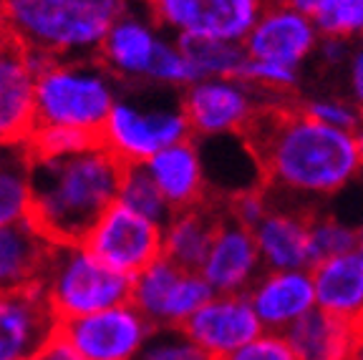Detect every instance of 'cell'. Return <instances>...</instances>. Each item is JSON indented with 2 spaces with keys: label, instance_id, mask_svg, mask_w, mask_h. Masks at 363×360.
I'll return each instance as SVG.
<instances>
[{
  "label": "cell",
  "instance_id": "obj_28",
  "mask_svg": "<svg viewBox=\"0 0 363 360\" xmlns=\"http://www.w3.org/2000/svg\"><path fill=\"white\" fill-rule=\"evenodd\" d=\"M358 249V227H351L325 212L323 207L313 214L311 220V267L325 262L338 254H348Z\"/></svg>",
  "mask_w": 363,
  "mask_h": 360
},
{
  "label": "cell",
  "instance_id": "obj_3",
  "mask_svg": "<svg viewBox=\"0 0 363 360\" xmlns=\"http://www.w3.org/2000/svg\"><path fill=\"white\" fill-rule=\"evenodd\" d=\"M131 0H3L0 28L45 58H96Z\"/></svg>",
  "mask_w": 363,
  "mask_h": 360
},
{
  "label": "cell",
  "instance_id": "obj_40",
  "mask_svg": "<svg viewBox=\"0 0 363 360\" xmlns=\"http://www.w3.org/2000/svg\"><path fill=\"white\" fill-rule=\"evenodd\" d=\"M351 360H363V335H361V338H358L356 348H353V355H351Z\"/></svg>",
  "mask_w": 363,
  "mask_h": 360
},
{
  "label": "cell",
  "instance_id": "obj_34",
  "mask_svg": "<svg viewBox=\"0 0 363 360\" xmlns=\"http://www.w3.org/2000/svg\"><path fill=\"white\" fill-rule=\"evenodd\" d=\"M242 81L260 91H267V94H283V96L303 94L301 68L280 66V63H270V61H252L250 58L247 68H245L242 74Z\"/></svg>",
  "mask_w": 363,
  "mask_h": 360
},
{
  "label": "cell",
  "instance_id": "obj_2",
  "mask_svg": "<svg viewBox=\"0 0 363 360\" xmlns=\"http://www.w3.org/2000/svg\"><path fill=\"white\" fill-rule=\"evenodd\" d=\"M124 169L101 144L71 157H30V220L56 244L84 242L101 214L119 202Z\"/></svg>",
  "mask_w": 363,
  "mask_h": 360
},
{
  "label": "cell",
  "instance_id": "obj_31",
  "mask_svg": "<svg viewBox=\"0 0 363 360\" xmlns=\"http://www.w3.org/2000/svg\"><path fill=\"white\" fill-rule=\"evenodd\" d=\"M320 35L328 38H363V0H325L313 18Z\"/></svg>",
  "mask_w": 363,
  "mask_h": 360
},
{
  "label": "cell",
  "instance_id": "obj_20",
  "mask_svg": "<svg viewBox=\"0 0 363 360\" xmlns=\"http://www.w3.org/2000/svg\"><path fill=\"white\" fill-rule=\"evenodd\" d=\"M144 167L174 212L199 207L212 199L197 139L179 141V144L162 149Z\"/></svg>",
  "mask_w": 363,
  "mask_h": 360
},
{
  "label": "cell",
  "instance_id": "obj_39",
  "mask_svg": "<svg viewBox=\"0 0 363 360\" xmlns=\"http://www.w3.org/2000/svg\"><path fill=\"white\" fill-rule=\"evenodd\" d=\"M353 136H356V147H358V154H361V164H363V121L358 124V129L353 131Z\"/></svg>",
  "mask_w": 363,
  "mask_h": 360
},
{
  "label": "cell",
  "instance_id": "obj_18",
  "mask_svg": "<svg viewBox=\"0 0 363 360\" xmlns=\"http://www.w3.org/2000/svg\"><path fill=\"white\" fill-rule=\"evenodd\" d=\"M56 327L40 287L0 293V360H33Z\"/></svg>",
  "mask_w": 363,
  "mask_h": 360
},
{
  "label": "cell",
  "instance_id": "obj_24",
  "mask_svg": "<svg viewBox=\"0 0 363 360\" xmlns=\"http://www.w3.org/2000/svg\"><path fill=\"white\" fill-rule=\"evenodd\" d=\"M298 360H351L363 330L315 308L283 332Z\"/></svg>",
  "mask_w": 363,
  "mask_h": 360
},
{
  "label": "cell",
  "instance_id": "obj_30",
  "mask_svg": "<svg viewBox=\"0 0 363 360\" xmlns=\"http://www.w3.org/2000/svg\"><path fill=\"white\" fill-rule=\"evenodd\" d=\"M99 136L86 134L79 129H68V126H45L38 124L30 134L28 149L30 157L35 159H58V157H71V154L86 152V149L96 147Z\"/></svg>",
  "mask_w": 363,
  "mask_h": 360
},
{
  "label": "cell",
  "instance_id": "obj_16",
  "mask_svg": "<svg viewBox=\"0 0 363 360\" xmlns=\"http://www.w3.org/2000/svg\"><path fill=\"white\" fill-rule=\"evenodd\" d=\"M182 330L215 360L260 338L265 327L247 295H215Z\"/></svg>",
  "mask_w": 363,
  "mask_h": 360
},
{
  "label": "cell",
  "instance_id": "obj_41",
  "mask_svg": "<svg viewBox=\"0 0 363 360\" xmlns=\"http://www.w3.org/2000/svg\"><path fill=\"white\" fill-rule=\"evenodd\" d=\"M361 247H363V225L358 227V249H361Z\"/></svg>",
  "mask_w": 363,
  "mask_h": 360
},
{
  "label": "cell",
  "instance_id": "obj_36",
  "mask_svg": "<svg viewBox=\"0 0 363 360\" xmlns=\"http://www.w3.org/2000/svg\"><path fill=\"white\" fill-rule=\"evenodd\" d=\"M335 94L348 99L363 113V38L353 40L351 58H348L346 68L340 74V84Z\"/></svg>",
  "mask_w": 363,
  "mask_h": 360
},
{
  "label": "cell",
  "instance_id": "obj_38",
  "mask_svg": "<svg viewBox=\"0 0 363 360\" xmlns=\"http://www.w3.org/2000/svg\"><path fill=\"white\" fill-rule=\"evenodd\" d=\"M275 3H283V6L293 8V11L303 13V16H308V18H315L318 11L323 8L325 0H275Z\"/></svg>",
  "mask_w": 363,
  "mask_h": 360
},
{
  "label": "cell",
  "instance_id": "obj_7",
  "mask_svg": "<svg viewBox=\"0 0 363 360\" xmlns=\"http://www.w3.org/2000/svg\"><path fill=\"white\" fill-rule=\"evenodd\" d=\"M152 21L177 40L245 43L267 0H142Z\"/></svg>",
  "mask_w": 363,
  "mask_h": 360
},
{
  "label": "cell",
  "instance_id": "obj_43",
  "mask_svg": "<svg viewBox=\"0 0 363 360\" xmlns=\"http://www.w3.org/2000/svg\"><path fill=\"white\" fill-rule=\"evenodd\" d=\"M0 11H3V0H0Z\"/></svg>",
  "mask_w": 363,
  "mask_h": 360
},
{
  "label": "cell",
  "instance_id": "obj_32",
  "mask_svg": "<svg viewBox=\"0 0 363 360\" xmlns=\"http://www.w3.org/2000/svg\"><path fill=\"white\" fill-rule=\"evenodd\" d=\"M134 360H212L182 327H154Z\"/></svg>",
  "mask_w": 363,
  "mask_h": 360
},
{
  "label": "cell",
  "instance_id": "obj_26",
  "mask_svg": "<svg viewBox=\"0 0 363 360\" xmlns=\"http://www.w3.org/2000/svg\"><path fill=\"white\" fill-rule=\"evenodd\" d=\"M199 79H238L242 81L250 56L245 43L233 40H179Z\"/></svg>",
  "mask_w": 363,
  "mask_h": 360
},
{
  "label": "cell",
  "instance_id": "obj_25",
  "mask_svg": "<svg viewBox=\"0 0 363 360\" xmlns=\"http://www.w3.org/2000/svg\"><path fill=\"white\" fill-rule=\"evenodd\" d=\"M33 207L30 154L26 147H0V227L28 220Z\"/></svg>",
  "mask_w": 363,
  "mask_h": 360
},
{
  "label": "cell",
  "instance_id": "obj_33",
  "mask_svg": "<svg viewBox=\"0 0 363 360\" xmlns=\"http://www.w3.org/2000/svg\"><path fill=\"white\" fill-rule=\"evenodd\" d=\"M298 106L311 118L320 121V124L335 126V129L343 131H356L358 124L363 121V113L348 99H343L338 94H301Z\"/></svg>",
  "mask_w": 363,
  "mask_h": 360
},
{
  "label": "cell",
  "instance_id": "obj_35",
  "mask_svg": "<svg viewBox=\"0 0 363 360\" xmlns=\"http://www.w3.org/2000/svg\"><path fill=\"white\" fill-rule=\"evenodd\" d=\"M215 360H298L283 332H262L260 338L242 345L235 353Z\"/></svg>",
  "mask_w": 363,
  "mask_h": 360
},
{
  "label": "cell",
  "instance_id": "obj_10",
  "mask_svg": "<svg viewBox=\"0 0 363 360\" xmlns=\"http://www.w3.org/2000/svg\"><path fill=\"white\" fill-rule=\"evenodd\" d=\"M84 244L111 270L136 277L164 257V227L116 202L91 227Z\"/></svg>",
  "mask_w": 363,
  "mask_h": 360
},
{
  "label": "cell",
  "instance_id": "obj_19",
  "mask_svg": "<svg viewBox=\"0 0 363 360\" xmlns=\"http://www.w3.org/2000/svg\"><path fill=\"white\" fill-rule=\"evenodd\" d=\"M247 298L267 332H285L295 320L318 308L311 270L262 272Z\"/></svg>",
  "mask_w": 363,
  "mask_h": 360
},
{
  "label": "cell",
  "instance_id": "obj_17",
  "mask_svg": "<svg viewBox=\"0 0 363 360\" xmlns=\"http://www.w3.org/2000/svg\"><path fill=\"white\" fill-rule=\"evenodd\" d=\"M164 38V30L152 21L149 13L134 11V6L108 28L99 51V61L121 86L147 84L157 48Z\"/></svg>",
  "mask_w": 363,
  "mask_h": 360
},
{
  "label": "cell",
  "instance_id": "obj_44",
  "mask_svg": "<svg viewBox=\"0 0 363 360\" xmlns=\"http://www.w3.org/2000/svg\"><path fill=\"white\" fill-rule=\"evenodd\" d=\"M0 38H3V30H0Z\"/></svg>",
  "mask_w": 363,
  "mask_h": 360
},
{
  "label": "cell",
  "instance_id": "obj_12",
  "mask_svg": "<svg viewBox=\"0 0 363 360\" xmlns=\"http://www.w3.org/2000/svg\"><path fill=\"white\" fill-rule=\"evenodd\" d=\"M267 197L270 212L252 230L265 272L311 270V220L323 204L272 189H267Z\"/></svg>",
  "mask_w": 363,
  "mask_h": 360
},
{
  "label": "cell",
  "instance_id": "obj_8",
  "mask_svg": "<svg viewBox=\"0 0 363 360\" xmlns=\"http://www.w3.org/2000/svg\"><path fill=\"white\" fill-rule=\"evenodd\" d=\"M212 298L215 290L199 272L182 270L167 257L154 259L131 280V305L152 327H184Z\"/></svg>",
  "mask_w": 363,
  "mask_h": 360
},
{
  "label": "cell",
  "instance_id": "obj_14",
  "mask_svg": "<svg viewBox=\"0 0 363 360\" xmlns=\"http://www.w3.org/2000/svg\"><path fill=\"white\" fill-rule=\"evenodd\" d=\"M320 38L323 35L313 18L283 3L267 0L260 21L245 38V51L252 61H270L280 66L301 68V63L313 58Z\"/></svg>",
  "mask_w": 363,
  "mask_h": 360
},
{
  "label": "cell",
  "instance_id": "obj_29",
  "mask_svg": "<svg viewBox=\"0 0 363 360\" xmlns=\"http://www.w3.org/2000/svg\"><path fill=\"white\" fill-rule=\"evenodd\" d=\"M199 76L194 71V66L189 63L187 53L182 51V45L177 38L164 33L162 43L157 48V56H154L152 66H149L147 84L159 86V89H187V86L197 84Z\"/></svg>",
  "mask_w": 363,
  "mask_h": 360
},
{
  "label": "cell",
  "instance_id": "obj_27",
  "mask_svg": "<svg viewBox=\"0 0 363 360\" xmlns=\"http://www.w3.org/2000/svg\"><path fill=\"white\" fill-rule=\"evenodd\" d=\"M119 202L124 207H129L131 212L142 214V217H147V220L157 222L162 227L174 214V209L169 207L164 194L154 184L152 174L147 171L144 164H131L124 169V179H121L119 186Z\"/></svg>",
  "mask_w": 363,
  "mask_h": 360
},
{
  "label": "cell",
  "instance_id": "obj_5",
  "mask_svg": "<svg viewBox=\"0 0 363 360\" xmlns=\"http://www.w3.org/2000/svg\"><path fill=\"white\" fill-rule=\"evenodd\" d=\"M131 280L104 265L84 242L56 244L40 280V293L58 322L131 303Z\"/></svg>",
  "mask_w": 363,
  "mask_h": 360
},
{
  "label": "cell",
  "instance_id": "obj_21",
  "mask_svg": "<svg viewBox=\"0 0 363 360\" xmlns=\"http://www.w3.org/2000/svg\"><path fill=\"white\" fill-rule=\"evenodd\" d=\"M53 247L56 242L30 217L0 227V293L38 287Z\"/></svg>",
  "mask_w": 363,
  "mask_h": 360
},
{
  "label": "cell",
  "instance_id": "obj_37",
  "mask_svg": "<svg viewBox=\"0 0 363 360\" xmlns=\"http://www.w3.org/2000/svg\"><path fill=\"white\" fill-rule=\"evenodd\" d=\"M33 360H81V358H79V353L74 350V345L68 343L61 332L56 330L51 338L45 340L43 348L35 353Z\"/></svg>",
  "mask_w": 363,
  "mask_h": 360
},
{
  "label": "cell",
  "instance_id": "obj_13",
  "mask_svg": "<svg viewBox=\"0 0 363 360\" xmlns=\"http://www.w3.org/2000/svg\"><path fill=\"white\" fill-rule=\"evenodd\" d=\"M3 30V28H0ZM38 71L21 43L0 38V147H26L38 126L35 118Z\"/></svg>",
  "mask_w": 363,
  "mask_h": 360
},
{
  "label": "cell",
  "instance_id": "obj_4",
  "mask_svg": "<svg viewBox=\"0 0 363 360\" xmlns=\"http://www.w3.org/2000/svg\"><path fill=\"white\" fill-rule=\"evenodd\" d=\"M121 89L99 58H53L35 79V118L99 136Z\"/></svg>",
  "mask_w": 363,
  "mask_h": 360
},
{
  "label": "cell",
  "instance_id": "obj_42",
  "mask_svg": "<svg viewBox=\"0 0 363 360\" xmlns=\"http://www.w3.org/2000/svg\"><path fill=\"white\" fill-rule=\"evenodd\" d=\"M358 254H361V257H363V247H361V249H358Z\"/></svg>",
  "mask_w": 363,
  "mask_h": 360
},
{
  "label": "cell",
  "instance_id": "obj_11",
  "mask_svg": "<svg viewBox=\"0 0 363 360\" xmlns=\"http://www.w3.org/2000/svg\"><path fill=\"white\" fill-rule=\"evenodd\" d=\"M81 360H134L154 332L152 322L131 303L91 313L56 327Z\"/></svg>",
  "mask_w": 363,
  "mask_h": 360
},
{
  "label": "cell",
  "instance_id": "obj_22",
  "mask_svg": "<svg viewBox=\"0 0 363 360\" xmlns=\"http://www.w3.org/2000/svg\"><path fill=\"white\" fill-rule=\"evenodd\" d=\"M222 217H225V202L220 199L174 212L164 225V257L182 270L199 272L210 254Z\"/></svg>",
  "mask_w": 363,
  "mask_h": 360
},
{
  "label": "cell",
  "instance_id": "obj_15",
  "mask_svg": "<svg viewBox=\"0 0 363 360\" xmlns=\"http://www.w3.org/2000/svg\"><path fill=\"white\" fill-rule=\"evenodd\" d=\"M265 272L255 232L233 220L225 209L210 254L199 275L210 282L215 295H247L257 277Z\"/></svg>",
  "mask_w": 363,
  "mask_h": 360
},
{
  "label": "cell",
  "instance_id": "obj_9",
  "mask_svg": "<svg viewBox=\"0 0 363 360\" xmlns=\"http://www.w3.org/2000/svg\"><path fill=\"white\" fill-rule=\"evenodd\" d=\"M270 96L238 79H199L182 91L179 99L192 139H220L242 136Z\"/></svg>",
  "mask_w": 363,
  "mask_h": 360
},
{
  "label": "cell",
  "instance_id": "obj_6",
  "mask_svg": "<svg viewBox=\"0 0 363 360\" xmlns=\"http://www.w3.org/2000/svg\"><path fill=\"white\" fill-rule=\"evenodd\" d=\"M192 139V129L177 101L142 99L136 86H124L113 103L106 124L99 134V144L111 152L124 167L147 164L162 149Z\"/></svg>",
  "mask_w": 363,
  "mask_h": 360
},
{
  "label": "cell",
  "instance_id": "obj_23",
  "mask_svg": "<svg viewBox=\"0 0 363 360\" xmlns=\"http://www.w3.org/2000/svg\"><path fill=\"white\" fill-rule=\"evenodd\" d=\"M311 275L318 308L363 330V257L358 249L318 262Z\"/></svg>",
  "mask_w": 363,
  "mask_h": 360
},
{
  "label": "cell",
  "instance_id": "obj_1",
  "mask_svg": "<svg viewBox=\"0 0 363 360\" xmlns=\"http://www.w3.org/2000/svg\"><path fill=\"white\" fill-rule=\"evenodd\" d=\"M301 94H272L240 139L257 164L262 186L323 204L363 171L353 131L311 118L298 106Z\"/></svg>",
  "mask_w": 363,
  "mask_h": 360
}]
</instances>
